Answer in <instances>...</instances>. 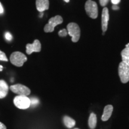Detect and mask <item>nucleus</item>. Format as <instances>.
Here are the masks:
<instances>
[{"label": "nucleus", "mask_w": 129, "mask_h": 129, "mask_svg": "<svg viewBox=\"0 0 129 129\" xmlns=\"http://www.w3.org/2000/svg\"><path fill=\"white\" fill-rule=\"evenodd\" d=\"M68 34L72 37V41L77 43L80 40L81 30L79 26L75 23H69L67 25Z\"/></svg>", "instance_id": "1"}, {"label": "nucleus", "mask_w": 129, "mask_h": 129, "mask_svg": "<svg viewBox=\"0 0 129 129\" xmlns=\"http://www.w3.org/2000/svg\"><path fill=\"white\" fill-rule=\"evenodd\" d=\"M10 60L14 65L17 67H21L23 66L24 63L26 62L27 57L22 52L15 51L11 54Z\"/></svg>", "instance_id": "2"}, {"label": "nucleus", "mask_w": 129, "mask_h": 129, "mask_svg": "<svg viewBox=\"0 0 129 129\" xmlns=\"http://www.w3.org/2000/svg\"><path fill=\"white\" fill-rule=\"evenodd\" d=\"M13 103L16 107L20 109H26L30 106V100L26 96H16L14 98Z\"/></svg>", "instance_id": "3"}, {"label": "nucleus", "mask_w": 129, "mask_h": 129, "mask_svg": "<svg viewBox=\"0 0 129 129\" xmlns=\"http://www.w3.org/2000/svg\"><path fill=\"white\" fill-rule=\"evenodd\" d=\"M85 10L87 15L93 19H96L98 16V8L96 3L92 0H88L85 3Z\"/></svg>", "instance_id": "4"}, {"label": "nucleus", "mask_w": 129, "mask_h": 129, "mask_svg": "<svg viewBox=\"0 0 129 129\" xmlns=\"http://www.w3.org/2000/svg\"><path fill=\"white\" fill-rule=\"evenodd\" d=\"M118 74L122 83H127L129 81V65L125 62H120L118 67Z\"/></svg>", "instance_id": "5"}, {"label": "nucleus", "mask_w": 129, "mask_h": 129, "mask_svg": "<svg viewBox=\"0 0 129 129\" xmlns=\"http://www.w3.org/2000/svg\"><path fill=\"white\" fill-rule=\"evenodd\" d=\"M63 19L60 16H56L51 17L48 20V23L44 26V30L46 32H52L54 31L56 26L62 23Z\"/></svg>", "instance_id": "6"}, {"label": "nucleus", "mask_w": 129, "mask_h": 129, "mask_svg": "<svg viewBox=\"0 0 129 129\" xmlns=\"http://www.w3.org/2000/svg\"><path fill=\"white\" fill-rule=\"evenodd\" d=\"M10 89L12 92L20 96H28L30 93V90L29 88L21 84L11 85L10 87Z\"/></svg>", "instance_id": "7"}, {"label": "nucleus", "mask_w": 129, "mask_h": 129, "mask_svg": "<svg viewBox=\"0 0 129 129\" xmlns=\"http://www.w3.org/2000/svg\"><path fill=\"white\" fill-rule=\"evenodd\" d=\"M26 52L28 54H32L33 52H40L41 50V44L38 40H35L32 44H28L26 46Z\"/></svg>", "instance_id": "8"}, {"label": "nucleus", "mask_w": 129, "mask_h": 129, "mask_svg": "<svg viewBox=\"0 0 129 129\" xmlns=\"http://www.w3.org/2000/svg\"><path fill=\"white\" fill-rule=\"evenodd\" d=\"M109 20V14L108 9L106 7L104 8L102 14V29L103 32H105L108 29V24Z\"/></svg>", "instance_id": "9"}, {"label": "nucleus", "mask_w": 129, "mask_h": 129, "mask_svg": "<svg viewBox=\"0 0 129 129\" xmlns=\"http://www.w3.org/2000/svg\"><path fill=\"white\" fill-rule=\"evenodd\" d=\"M36 7L38 12L43 13L49 8L48 0H36Z\"/></svg>", "instance_id": "10"}, {"label": "nucleus", "mask_w": 129, "mask_h": 129, "mask_svg": "<svg viewBox=\"0 0 129 129\" xmlns=\"http://www.w3.org/2000/svg\"><path fill=\"white\" fill-rule=\"evenodd\" d=\"M9 87L4 80H0V99H3L9 93Z\"/></svg>", "instance_id": "11"}, {"label": "nucleus", "mask_w": 129, "mask_h": 129, "mask_svg": "<svg viewBox=\"0 0 129 129\" xmlns=\"http://www.w3.org/2000/svg\"><path fill=\"white\" fill-rule=\"evenodd\" d=\"M112 111L113 106L111 105H106L105 107L104 113H103V115L102 116V120L104 121H106L108 120L109 118L111 117Z\"/></svg>", "instance_id": "12"}, {"label": "nucleus", "mask_w": 129, "mask_h": 129, "mask_svg": "<svg viewBox=\"0 0 129 129\" xmlns=\"http://www.w3.org/2000/svg\"><path fill=\"white\" fill-rule=\"evenodd\" d=\"M122 61L129 65V43L125 46V48L121 53Z\"/></svg>", "instance_id": "13"}, {"label": "nucleus", "mask_w": 129, "mask_h": 129, "mask_svg": "<svg viewBox=\"0 0 129 129\" xmlns=\"http://www.w3.org/2000/svg\"><path fill=\"white\" fill-rule=\"evenodd\" d=\"M97 117L94 113H91L88 118V126L91 129H94L96 127Z\"/></svg>", "instance_id": "14"}, {"label": "nucleus", "mask_w": 129, "mask_h": 129, "mask_svg": "<svg viewBox=\"0 0 129 129\" xmlns=\"http://www.w3.org/2000/svg\"><path fill=\"white\" fill-rule=\"evenodd\" d=\"M63 122L65 126L68 128H71L75 125V121L68 116H64L63 118Z\"/></svg>", "instance_id": "15"}, {"label": "nucleus", "mask_w": 129, "mask_h": 129, "mask_svg": "<svg viewBox=\"0 0 129 129\" xmlns=\"http://www.w3.org/2000/svg\"><path fill=\"white\" fill-rule=\"evenodd\" d=\"M0 60L5 61V62H8L9 60L5 53L1 50H0Z\"/></svg>", "instance_id": "16"}, {"label": "nucleus", "mask_w": 129, "mask_h": 129, "mask_svg": "<svg viewBox=\"0 0 129 129\" xmlns=\"http://www.w3.org/2000/svg\"><path fill=\"white\" fill-rule=\"evenodd\" d=\"M58 35L61 37H64L68 35V31L65 29H63L60 30V31L58 32Z\"/></svg>", "instance_id": "17"}, {"label": "nucleus", "mask_w": 129, "mask_h": 129, "mask_svg": "<svg viewBox=\"0 0 129 129\" xmlns=\"http://www.w3.org/2000/svg\"><path fill=\"white\" fill-rule=\"evenodd\" d=\"M5 38L7 41H11L12 40V35H11V34L10 32H6L5 34Z\"/></svg>", "instance_id": "18"}, {"label": "nucleus", "mask_w": 129, "mask_h": 129, "mask_svg": "<svg viewBox=\"0 0 129 129\" xmlns=\"http://www.w3.org/2000/svg\"><path fill=\"white\" fill-rule=\"evenodd\" d=\"M108 1H109V0H99L100 4H101V6H103V7L105 6L106 5L108 4Z\"/></svg>", "instance_id": "19"}, {"label": "nucleus", "mask_w": 129, "mask_h": 129, "mask_svg": "<svg viewBox=\"0 0 129 129\" xmlns=\"http://www.w3.org/2000/svg\"><path fill=\"white\" fill-rule=\"evenodd\" d=\"M120 1L121 0H111V2H112L113 4L117 5L120 2Z\"/></svg>", "instance_id": "20"}, {"label": "nucleus", "mask_w": 129, "mask_h": 129, "mask_svg": "<svg viewBox=\"0 0 129 129\" xmlns=\"http://www.w3.org/2000/svg\"><path fill=\"white\" fill-rule=\"evenodd\" d=\"M0 129H7V127H6L5 124L1 122H0Z\"/></svg>", "instance_id": "21"}, {"label": "nucleus", "mask_w": 129, "mask_h": 129, "mask_svg": "<svg viewBox=\"0 0 129 129\" xmlns=\"http://www.w3.org/2000/svg\"><path fill=\"white\" fill-rule=\"evenodd\" d=\"M4 13V9H3V7L1 4V3H0V14H3Z\"/></svg>", "instance_id": "22"}, {"label": "nucleus", "mask_w": 129, "mask_h": 129, "mask_svg": "<svg viewBox=\"0 0 129 129\" xmlns=\"http://www.w3.org/2000/svg\"><path fill=\"white\" fill-rule=\"evenodd\" d=\"M112 8H113V9H114V10H117V9H118V7L116 6V5H114V6H113Z\"/></svg>", "instance_id": "23"}, {"label": "nucleus", "mask_w": 129, "mask_h": 129, "mask_svg": "<svg viewBox=\"0 0 129 129\" xmlns=\"http://www.w3.org/2000/svg\"><path fill=\"white\" fill-rule=\"evenodd\" d=\"M3 68L2 66H1V65H0V71H2V70H3Z\"/></svg>", "instance_id": "24"}, {"label": "nucleus", "mask_w": 129, "mask_h": 129, "mask_svg": "<svg viewBox=\"0 0 129 129\" xmlns=\"http://www.w3.org/2000/svg\"><path fill=\"white\" fill-rule=\"evenodd\" d=\"M64 1H65V2H67V3H69V0H64Z\"/></svg>", "instance_id": "25"}, {"label": "nucleus", "mask_w": 129, "mask_h": 129, "mask_svg": "<svg viewBox=\"0 0 129 129\" xmlns=\"http://www.w3.org/2000/svg\"><path fill=\"white\" fill-rule=\"evenodd\" d=\"M74 129H80V128H74Z\"/></svg>", "instance_id": "26"}]
</instances>
